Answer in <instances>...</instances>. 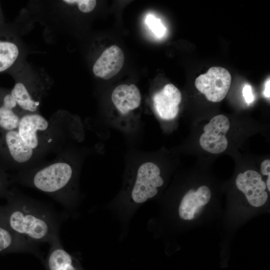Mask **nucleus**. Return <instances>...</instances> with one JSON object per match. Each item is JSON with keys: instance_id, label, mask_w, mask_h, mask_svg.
I'll list each match as a JSON object with an SVG mask.
<instances>
[{"instance_id": "nucleus-22", "label": "nucleus", "mask_w": 270, "mask_h": 270, "mask_svg": "<svg viewBox=\"0 0 270 270\" xmlns=\"http://www.w3.org/2000/svg\"><path fill=\"white\" fill-rule=\"evenodd\" d=\"M8 28L4 22V15L0 5V31L4 30Z\"/></svg>"}, {"instance_id": "nucleus-23", "label": "nucleus", "mask_w": 270, "mask_h": 270, "mask_svg": "<svg viewBox=\"0 0 270 270\" xmlns=\"http://www.w3.org/2000/svg\"><path fill=\"white\" fill-rule=\"evenodd\" d=\"M264 95L266 98L270 97V78L267 79L265 84L264 90Z\"/></svg>"}, {"instance_id": "nucleus-11", "label": "nucleus", "mask_w": 270, "mask_h": 270, "mask_svg": "<svg viewBox=\"0 0 270 270\" xmlns=\"http://www.w3.org/2000/svg\"><path fill=\"white\" fill-rule=\"evenodd\" d=\"M124 56L122 50L113 45L106 48L95 62L92 71L96 76L108 80L115 76L122 68Z\"/></svg>"}, {"instance_id": "nucleus-2", "label": "nucleus", "mask_w": 270, "mask_h": 270, "mask_svg": "<svg viewBox=\"0 0 270 270\" xmlns=\"http://www.w3.org/2000/svg\"><path fill=\"white\" fill-rule=\"evenodd\" d=\"M74 166L62 150L50 162L21 171L22 182L53 196H62L74 175Z\"/></svg>"}, {"instance_id": "nucleus-12", "label": "nucleus", "mask_w": 270, "mask_h": 270, "mask_svg": "<svg viewBox=\"0 0 270 270\" xmlns=\"http://www.w3.org/2000/svg\"><path fill=\"white\" fill-rule=\"evenodd\" d=\"M25 114L10 90L0 88V132L18 130L21 118Z\"/></svg>"}, {"instance_id": "nucleus-19", "label": "nucleus", "mask_w": 270, "mask_h": 270, "mask_svg": "<svg viewBox=\"0 0 270 270\" xmlns=\"http://www.w3.org/2000/svg\"><path fill=\"white\" fill-rule=\"evenodd\" d=\"M12 242L13 238L10 232L0 226V252L9 248Z\"/></svg>"}, {"instance_id": "nucleus-13", "label": "nucleus", "mask_w": 270, "mask_h": 270, "mask_svg": "<svg viewBox=\"0 0 270 270\" xmlns=\"http://www.w3.org/2000/svg\"><path fill=\"white\" fill-rule=\"evenodd\" d=\"M20 56V48L16 36L8 28L0 31V74L12 72Z\"/></svg>"}, {"instance_id": "nucleus-4", "label": "nucleus", "mask_w": 270, "mask_h": 270, "mask_svg": "<svg viewBox=\"0 0 270 270\" xmlns=\"http://www.w3.org/2000/svg\"><path fill=\"white\" fill-rule=\"evenodd\" d=\"M29 206L22 204L11 214V228L22 237L34 241H46L54 236V228L46 216Z\"/></svg>"}, {"instance_id": "nucleus-14", "label": "nucleus", "mask_w": 270, "mask_h": 270, "mask_svg": "<svg viewBox=\"0 0 270 270\" xmlns=\"http://www.w3.org/2000/svg\"><path fill=\"white\" fill-rule=\"evenodd\" d=\"M211 198L210 188L202 186L195 191L190 190L184 196L179 206L178 214L184 220H192L200 208L206 204Z\"/></svg>"}, {"instance_id": "nucleus-10", "label": "nucleus", "mask_w": 270, "mask_h": 270, "mask_svg": "<svg viewBox=\"0 0 270 270\" xmlns=\"http://www.w3.org/2000/svg\"><path fill=\"white\" fill-rule=\"evenodd\" d=\"M181 100L180 92L172 84L164 86L153 96L155 110L159 116L164 120H171L176 116Z\"/></svg>"}, {"instance_id": "nucleus-1", "label": "nucleus", "mask_w": 270, "mask_h": 270, "mask_svg": "<svg viewBox=\"0 0 270 270\" xmlns=\"http://www.w3.org/2000/svg\"><path fill=\"white\" fill-rule=\"evenodd\" d=\"M67 114L58 111L47 119L38 113H26L20 119L18 131L23 140L44 158L50 152L58 154L68 132Z\"/></svg>"}, {"instance_id": "nucleus-18", "label": "nucleus", "mask_w": 270, "mask_h": 270, "mask_svg": "<svg viewBox=\"0 0 270 270\" xmlns=\"http://www.w3.org/2000/svg\"><path fill=\"white\" fill-rule=\"evenodd\" d=\"M146 22L152 32L158 37L162 36L165 32L166 28L159 19L152 15L148 16Z\"/></svg>"}, {"instance_id": "nucleus-20", "label": "nucleus", "mask_w": 270, "mask_h": 270, "mask_svg": "<svg viewBox=\"0 0 270 270\" xmlns=\"http://www.w3.org/2000/svg\"><path fill=\"white\" fill-rule=\"evenodd\" d=\"M242 94L245 101L248 104H250L254 100V96L252 92L251 86L248 84H246L242 90Z\"/></svg>"}, {"instance_id": "nucleus-6", "label": "nucleus", "mask_w": 270, "mask_h": 270, "mask_svg": "<svg viewBox=\"0 0 270 270\" xmlns=\"http://www.w3.org/2000/svg\"><path fill=\"white\" fill-rule=\"evenodd\" d=\"M231 82V75L226 69L213 66L196 78L195 86L208 100L219 102L226 96Z\"/></svg>"}, {"instance_id": "nucleus-17", "label": "nucleus", "mask_w": 270, "mask_h": 270, "mask_svg": "<svg viewBox=\"0 0 270 270\" xmlns=\"http://www.w3.org/2000/svg\"><path fill=\"white\" fill-rule=\"evenodd\" d=\"M62 2L68 5L76 6L78 10L84 13L92 12L96 4V1L94 0H64Z\"/></svg>"}, {"instance_id": "nucleus-5", "label": "nucleus", "mask_w": 270, "mask_h": 270, "mask_svg": "<svg viewBox=\"0 0 270 270\" xmlns=\"http://www.w3.org/2000/svg\"><path fill=\"white\" fill-rule=\"evenodd\" d=\"M0 150L22 170L37 166L44 158L22 138L18 130L0 132Z\"/></svg>"}, {"instance_id": "nucleus-7", "label": "nucleus", "mask_w": 270, "mask_h": 270, "mask_svg": "<svg viewBox=\"0 0 270 270\" xmlns=\"http://www.w3.org/2000/svg\"><path fill=\"white\" fill-rule=\"evenodd\" d=\"M160 174V168L152 162H146L140 166L132 192L134 202L142 203L157 194L158 188L164 184Z\"/></svg>"}, {"instance_id": "nucleus-9", "label": "nucleus", "mask_w": 270, "mask_h": 270, "mask_svg": "<svg viewBox=\"0 0 270 270\" xmlns=\"http://www.w3.org/2000/svg\"><path fill=\"white\" fill-rule=\"evenodd\" d=\"M237 188L246 196L249 203L255 207L263 206L268 198L266 184L260 174L253 170H248L238 174L236 180Z\"/></svg>"}, {"instance_id": "nucleus-15", "label": "nucleus", "mask_w": 270, "mask_h": 270, "mask_svg": "<svg viewBox=\"0 0 270 270\" xmlns=\"http://www.w3.org/2000/svg\"><path fill=\"white\" fill-rule=\"evenodd\" d=\"M111 98L116 108L122 114L138 108L142 99L139 89L134 84L117 86L113 90Z\"/></svg>"}, {"instance_id": "nucleus-8", "label": "nucleus", "mask_w": 270, "mask_h": 270, "mask_svg": "<svg viewBox=\"0 0 270 270\" xmlns=\"http://www.w3.org/2000/svg\"><path fill=\"white\" fill-rule=\"evenodd\" d=\"M230 126L228 118L219 114L212 118L204 126V132L200 138V144L205 150L218 154L224 152L228 147L226 134Z\"/></svg>"}, {"instance_id": "nucleus-16", "label": "nucleus", "mask_w": 270, "mask_h": 270, "mask_svg": "<svg viewBox=\"0 0 270 270\" xmlns=\"http://www.w3.org/2000/svg\"><path fill=\"white\" fill-rule=\"evenodd\" d=\"M50 270H76L70 255L60 246L54 247L48 258Z\"/></svg>"}, {"instance_id": "nucleus-21", "label": "nucleus", "mask_w": 270, "mask_h": 270, "mask_svg": "<svg viewBox=\"0 0 270 270\" xmlns=\"http://www.w3.org/2000/svg\"><path fill=\"white\" fill-rule=\"evenodd\" d=\"M261 171L264 175L270 176V160H266L261 164Z\"/></svg>"}, {"instance_id": "nucleus-24", "label": "nucleus", "mask_w": 270, "mask_h": 270, "mask_svg": "<svg viewBox=\"0 0 270 270\" xmlns=\"http://www.w3.org/2000/svg\"><path fill=\"white\" fill-rule=\"evenodd\" d=\"M268 190L270 191V176H268L266 180V184Z\"/></svg>"}, {"instance_id": "nucleus-3", "label": "nucleus", "mask_w": 270, "mask_h": 270, "mask_svg": "<svg viewBox=\"0 0 270 270\" xmlns=\"http://www.w3.org/2000/svg\"><path fill=\"white\" fill-rule=\"evenodd\" d=\"M15 83L10 94L26 113H38L42 98L50 88V84L36 74L29 71H14Z\"/></svg>"}]
</instances>
